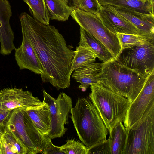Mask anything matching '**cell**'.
Returning <instances> with one entry per match:
<instances>
[{
    "label": "cell",
    "mask_w": 154,
    "mask_h": 154,
    "mask_svg": "<svg viewBox=\"0 0 154 154\" xmlns=\"http://www.w3.org/2000/svg\"><path fill=\"white\" fill-rule=\"evenodd\" d=\"M19 18L22 35L31 43L42 67V82H49L58 90L68 88L75 51L67 45L54 26L42 23L26 12Z\"/></svg>",
    "instance_id": "obj_1"
},
{
    "label": "cell",
    "mask_w": 154,
    "mask_h": 154,
    "mask_svg": "<svg viewBox=\"0 0 154 154\" xmlns=\"http://www.w3.org/2000/svg\"><path fill=\"white\" fill-rule=\"evenodd\" d=\"M70 113L79 139L88 149L106 140L108 130L90 98H79Z\"/></svg>",
    "instance_id": "obj_2"
},
{
    "label": "cell",
    "mask_w": 154,
    "mask_h": 154,
    "mask_svg": "<svg viewBox=\"0 0 154 154\" xmlns=\"http://www.w3.org/2000/svg\"><path fill=\"white\" fill-rule=\"evenodd\" d=\"M149 77L112 60L103 63L98 83L124 96L131 103L140 92Z\"/></svg>",
    "instance_id": "obj_3"
},
{
    "label": "cell",
    "mask_w": 154,
    "mask_h": 154,
    "mask_svg": "<svg viewBox=\"0 0 154 154\" xmlns=\"http://www.w3.org/2000/svg\"><path fill=\"white\" fill-rule=\"evenodd\" d=\"M89 97L110 133L119 122H123L130 102L126 98L97 83L90 85Z\"/></svg>",
    "instance_id": "obj_4"
},
{
    "label": "cell",
    "mask_w": 154,
    "mask_h": 154,
    "mask_svg": "<svg viewBox=\"0 0 154 154\" xmlns=\"http://www.w3.org/2000/svg\"><path fill=\"white\" fill-rule=\"evenodd\" d=\"M6 126L26 149L27 154H44L51 139L36 127L26 110H12Z\"/></svg>",
    "instance_id": "obj_5"
},
{
    "label": "cell",
    "mask_w": 154,
    "mask_h": 154,
    "mask_svg": "<svg viewBox=\"0 0 154 154\" xmlns=\"http://www.w3.org/2000/svg\"><path fill=\"white\" fill-rule=\"evenodd\" d=\"M71 15L80 27L92 35L105 46L115 60L121 50L116 34L107 29L96 14L74 7H71Z\"/></svg>",
    "instance_id": "obj_6"
},
{
    "label": "cell",
    "mask_w": 154,
    "mask_h": 154,
    "mask_svg": "<svg viewBox=\"0 0 154 154\" xmlns=\"http://www.w3.org/2000/svg\"><path fill=\"white\" fill-rule=\"evenodd\" d=\"M114 60L148 78L154 72V41L123 49Z\"/></svg>",
    "instance_id": "obj_7"
},
{
    "label": "cell",
    "mask_w": 154,
    "mask_h": 154,
    "mask_svg": "<svg viewBox=\"0 0 154 154\" xmlns=\"http://www.w3.org/2000/svg\"><path fill=\"white\" fill-rule=\"evenodd\" d=\"M126 129L124 154H154V113Z\"/></svg>",
    "instance_id": "obj_8"
},
{
    "label": "cell",
    "mask_w": 154,
    "mask_h": 154,
    "mask_svg": "<svg viewBox=\"0 0 154 154\" xmlns=\"http://www.w3.org/2000/svg\"><path fill=\"white\" fill-rule=\"evenodd\" d=\"M154 113V72L149 77L144 87L131 103L123 125L126 128L136 126Z\"/></svg>",
    "instance_id": "obj_9"
},
{
    "label": "cell",
    "mask_w": 154,
    "mask_h": 154,
    "mask_svg": "<svg viewBox=\"0 0 154 154\" xmlns=\"http://www.w3.org/2000/svg\"><path fill=\"white\" fill-rule=\"evenodd\" d=\"M43 101L49 106L51 115V130L47 136L52 139L62 137L67 129L68 116L72 108L71 98L64 92L60 93L57 99L43 90Z\"/></svg>",
    "instance_id": "obj_10"
},
{
    "label": "cell",
    "mask_w": 154,
    "mask_h": 154,
    "mask_svg": "<svg viewBox=\"0 0 154 154\" xmlns=\"http://www.w3.org/2000/svg\"><path fill=\"white\" fill-rule=\"evenodd\" d=\"M43 103L34 97L31 92L23 91L21 88L12 87L0 90V109L2 110H27L40 106Z\"/></svg>",
    "instance_id": "obj_11"
},
{
    "label": "cell",
    "mask_w": 154,
    "mask_h": 154,
    "mask_svg": "<svg viewBox=\"0 0 154 154\" xmlns=\"http://www.w3.org/2000/svg\"><path fill=\"white\" fill-rule=\"evenodd\" d=\"M97 15L104 25L113 33L140 35L134 24L109 6H101Z\"/></svg>",
    "instance_id": "obj_12"
},
{
    "label": "cell",
    "mask_w": 154,
    "mask_h": 154,
    "mask_svg": "<svg viewBox=\"0 0 154 154\" xmlns=\"http://www.w3.org/2000/svg\"><path fill=\"white\" fill-rule=\"evenodd\" d=\"M12 13L8 0H0V53L10 54L16 48L14 42V35L10 24Z\"/></svg>",
    "instance_id": "obj_13"
},
{
    "label": "cell",
    "mask_w": 154,
    "mask_h": 154,
    "mask_svg": "<svg viewBox=\"0 0 154 154\" xmlns=\"http://www.w3.org/2000/svg\"><path fill=\"white\" fill-rule=\"evenodd\" d=\"M110 6L134 24L139 29L140 35L154 38V14L130 8Z\"/></svg>",
    "instance_id": "obj_14"
},
{
    "label": "cell",
    "mask_w": 154,
    "mask_h": 154,
    "mask_svg": "<svg viewBox=\"0 0 154 154\" xmlns=\"http://www.w3.org/2000/svg\"><path fill=\"white\" fill-rule=\"evenodd\" d=\"M21 45L15 49V58L20 70L28 69L34 73L42 75L43 69L31 43L22 35Z\"/></svg>",
    "instance_id": "obj_15"
},
{
    "label": "cell",
    "mask_w": 154,
    "mask_h": 154,
    "mask_svg": "<svg viewBox=\"0 0 154 154\" xmlns=\"http://www.w3.org/2000/svg\"><path fill=\"white\" fill-rule=\"evenodd\" d=\"M103 65V63L93 62L74 71L72 77L80 84L78 88L84 91L91 85L98 83Z\"/></svg>",
    "instance_id": "obj_16"
},
{
    "label": "cell",
    "mask_w": 154,
    "mask_h": 154,
    "mask_svg": "<svg viewBox=\"0 0 154 154\" xmlns=\"http://www.w3.org/2000/svg\"><path fill=\"white\" fill-rule=\"evenodd\" d=\"M79 45L90 49L103 63L114 60L110 52L98 40L80 27Z\"/></svg>",
    "instance_id": "obj_17"
},
{
    "label": "cell",
    "mask_w": 154,
    "mask_h": 154,
    "mask_svg": "<svg viewBox=\"0 0 154 154\" xmlns=\"http://www.w3.org/2000/svg\"><path fill=\"white\" fill-rule=\"evenodd\" d=\"M43 101L42 105L26 110V112L37 128L47 135L51 128V115L48 106Z\"/></svg>",
    "instance_id": "obj_18"
},
{
    "label": "cell",
    "mask_w": 154,
    "mask_h": 154,
    "mask_svg": "<svg viewBox=\"0 0 154 154\" xmlns=\"http://www.w3.org/2000/svg\"><path fill=\"white\" fill-rule=\"evenodd\" d=\"M109 134L111 154H124L127 132L122 122H118Z\"/></svg>",
    "instance_id": "obj_19"
},
{
    "label": "cell",
    "mask_w": 154,
    "mask_h": 154,
    "mask_svg": "<svg viewBox=\"0 0 154 154\" xmlns=\"http://www.w3.org/2000/svg\"><path fill=\"white\" fill-rule=\"evenodd\" d=\"M49 11L50 18L64 22L71 15V7L65 0H44Z\"/></svg>",
    "instance_id": "obj_20"
},
{
    "label": "cell",
    "mask_w": 154,
    "mask_h": 154,
    "mask_svg": "<svg viewBox=\"0 0 154 154\" xmlns=\"http://www.w3.org/2000/svg\"><path fill=\"white\" fill-rule=\"evenodd\" d=\"M101 6L124 7L135 9L143 13L154 15V11L149 1L141 0H97Z\"/></svg>",
    "instance_id": "obj_21"
},
{
    "label": "cell",
    "mask_w": 154,
    "mask_h": 154,
    "mask_svg": "<svg viewBox=\"0 0 154 154\" xmlns=\"http://www.w3.org/2000/svg\"><path fill=\"white\" fill-rule=\"evenodd\" d=\"M28 6L33 17L41 23L48 25L50 17L44 0H23Z\"/></svg>",
    "instance_id": "obj_22"
},
{
    "label": "cell",
    "mask_w": 154,
    "mask_h": 154,
    "mask_svg": "<svg viewBox=\"0 0 154 154\" xmlns=\"http://www.w3.org/2000/svg\"><path fill=\"white\" fill-rule=\"evenodd\" d=\"M116 35L121 46V51L154 41V38L143 35L120 33H117Z\"/></svg>",
    "instance_id": "obj_23"
},
{
    "label": "cell",
    "mask_w": 154,
    "mask_h": 154,
    "mask_svg": "<svg viewBox=\"0 0 154 154\" xmlns=\"http://www.w3.org/2000/svg\"><path fill=\"white\" fill-rule=\"evenodd\" d=\"M73 63V71L85 64L94 62L97 57L90 49L80 45L77 46Z\"/></svg>",
    "instance_id": "obj_24"
},
{
    "label": "cell",
    "mask_w": 154,
    "mask_h": 154,
    "mask_svg": "<svg viewBox=\"0 0 154 154\" xmlns=\"http://www.w3.org/2000/svg\"><path fill=\"white\" fill-rule=\"evenodd\" d=\"M64 154H88L89 149L82 143L74 139L68 140L66 144L60 147Z\"/></svg>",
    "instance_id": "obj_25"
},
{
    "label": "cell",
    "mask_w": 154,
    "mask_h": 154,
    "mask_svg": "<svg viewBox=\"0 0 154 154\" xmlns=\"http://www.w3.org/2000/svg\"><path fill=\"white\" fill-rule=\"evenodd\" d=\"M13 154H27V151L19 140L7 128L3 134Z\"/></svg>",
    "instance_id": "obj_26"
},
{
    "label": "cell",
    "mask_w": 154,
    "mask_h": 154,
    "mask_svg": "<svg viewBox=\"0 0 154 154\" xmlns=\"http://www.w3.org/2000/svg\"><path fill=\"white\" fill-rule=\"evenodd\" d=\"M76 7L82 11L97 15L101 6L97 0H79Z\"/></svg>",
    "instance_id": "obj_27"
},
{
    "label": "cell",
    "mask_w": 154,
    "mask_h": 154,
    "mask_svg": "<svg viewBox=\"0 0 154 154\" xmlns=\"http://www.w3.org/2000/svg\"><path fill=\"white\" fill-rule=\"evenodd\" d=\"M111 154L109 140V138L97 143L89 149L88 154Z\"/></svg>",
    "instance_id": "obj_28"
},
{
    "label": "cell",
    "mask_w": 154,
    "mask_h": 154,
    "mask_svg": "<svg viewBox=\"0 0 154 154\" xmlns=\"http://www.w3.org/2000/svg\"><path fill=\"white\" fill-rule=\"evenodd\" d=\"M60 147L54 145L51 142L47 148L44 154H64L63 152L60 151Z\"/></svg>",
    "instance_id": "obj_29"
},
{
    "label": "cell",
    "mask_w": 154,
    "mask_h": 154,
    "mask_svg": "<svg viewBox=\"0 0 154 154\" xmlns=\"http://www.w3.org/2000/svg\"><path fill=\"white\" fill-rule=\"evenodd\" d=\"M12 111H7L0 109V123L6 125Z\"/></svg>",
    "instance_id": "obj_30"
},
{
    "label": "cell",
    "mask_w": 154,
    "mask_h": 154,
    "mask_svg": "<svg viewBox=\"0 0 154 154\" xmlns=\"http://www.w3.org/2000/svg\"><path fill=\"white\" fill-rule=\"evenodd\" d=\"M69 6L71 7H76L79 0H65Z\"/></svg>",
    "instance_id": "obj_31"
},
{
    "label": "cell",
    "mask_w": 154,
    "mask_h": 154,
    "mask_svg": "<svg viewBox=\"0 0 154 154\" xmlns=\"http://www.w3.org/2000/svg\"><path fill=\"white\" fill-rule=\"evenodd\" d=\"M6 130V125L0 123V138L5 132Z\"/></svg>",
    "instance_id": "obj_32"
},
{
    "label": "cell",
    "mask_w": 154,
    "mask_h": 154,
    "mask_svg": "<svg viewBox=\"0 0 154 154\" xmlns=\"http://www.w3.org/2000/svg\"><path fill=\"white\" fill-rule=\"evenodd\" d=\"M152 8V10L154 11V0H148Z\"/></svg>",
    "instance_id": "obj_33"
},
{
    "label": "cell",
    "mask_w": 154,
    "mask_h": 154,
    "mask_svg": "<svg viewBox=\"0 0 154 154\" xmlns=\"http://www.w3.org/2000/svg\"><path fill=\"white\" fill-rule=\"evenodd\" d=\"M141 0L144 2H146L148 1V0Z\"/></svg>",
    "instance_id": "obj_34"
}]
</instances>
